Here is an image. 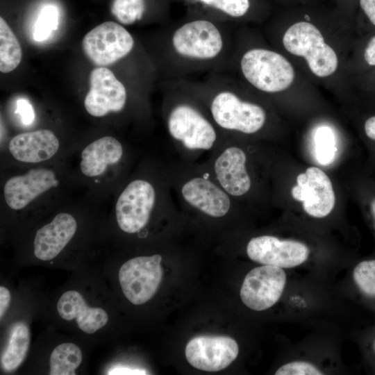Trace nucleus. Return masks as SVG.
Listing matches in <instances>:
<instances>
[{"instance_id": "obj_28", "label": "nucleus", "mask_w": 375, "mask_h": 375, "mask_svg": "<svg viewBox=\"0 0 375 375\" xmlns=\"http://www.w3.org/2000/svg\"><path fill=\"white\" fill-rule=\"evenodd\" d=\"M16 112L19 115L21 121L24 125L31 124L35 119L33 108L29 101L25 99H19L17 101Z\"/></svg>"}, {"instance_id": "obj_16", "label": "nucleus", "mask_w": 375, "mask_h": 375, "mask_svg": "<svg viewBox=\"0 0 375 375\" xmlns=\"http://www.w3.org/2000/svg\"><path fill=\"white\" fill-rule=\"evenodd\" d=\"M59 148L58 138L49 129L19 133L8 144L9 152L15 160L32 164L51 159Z\"/></svg>"}, {"instance_id": "obj_30", "label": "nucleus", "mask_w": 375, "mask_h": 375, "mask_svg": "<svg viewBox=\"0 0 375 375\" xmlns=\"http://www.w3.org/2000/svg\"><path fill=\"white\" fill-rule=\"evenodd\" d=\"M10 301V294L9 290L3 286L0 287V318L5 315Z\"/></svg>"}, {"instance_id": "obj_2", "label": "nucleus", "mask_w": 375, "mask_h": 375, "mask_svg": "<svg viewBox=\"0 0 375 375\" xmlns=\"http://www.w3.org/2000/svg\"><path fill=\"white\" fill-rule=\"evenodd\" d=\"M167 87L164 115L170 140L184 158L211 154L224 136L182 79L169 80Z\"/></svg>"}, {"instance_id": "obj_9", "label": "nucleus", "mask_w": 375, "mask_h": 375, "mask_svg": "<svg viewBox=\"0 0 375 375\" xmlns=\"http://www.w3.org/2000/svg\"><path fill=\"white\" fill-rule=\"evenodd\" d=\"M285 283L286 274L282 268L262 265L246 275L240 289V297L250 309L265 310L279 300Z\"/></svg>"}, {"instance_id": "obj_10", "label": "nucleus", "mask_w": 375, "mask_h": 375, "mask_svg": "<svg viewBox=\"0 0 375 375\" xmlns=\"http://www.w3.org/2000/svg\"><path fill=\"white\" fill-rule=\"evenodd\" d=\"M90 90L84 100L85 110L90 115L101 117L124 109L127 90L111 70L104 67L95 68L90 74Z\"/></svg>"}, {"instance_id": "obj_25", "label": "nucleus", "mask_w": 375, "mask_h": 375, "mask_svg": "<svg viewBox=\"0 0 375 375\" xmlns=\"http://www.w3.org/2000/svg\"><path fill=\"white\" fill-rule=\"evenodd\" d=\"M353 277L362 292L375 297V260L359 262L353 269Z\"/></svg>"}, {"instance_id": "obj_27", "label": "nucleus", "mask_w": 375, "mask_h": 375, "mask_svg": "<svg viewBox=\"0 0 375 375\" xmlns=\"http://www.w3.org/2000/svg\"><path fill=\"white\" fill-rule=\"evenodd\" d=\"M276 375H321L323 373L315 365L307 362L294 361L279 367Z\"/></svg>"}, {"instance_id": "obj_1", "label": "nucleus", "mask_w": 375, "mask_h": 375, "mask_svg": "<svg viewBox=\"0 0 375 375\" xmlns=\"http://www.w3.org/2000/svg\"><path fill=\"white\" fill-rule=\"evenodd\" d=\"M231 44L228 30L209 19H191L169 30L166 43L169 80L227 69Z\"/></svg>"}, {"instance_id": "obj_7", "label": "nucleus", "mask_w": 375, "mask_h": 375, "mask_svg": "<svg viewBox=\"0 0 375 375\" xmlns=\"http://www.w3.org/2000/svg\"><path fill=\"white\" fill-rule=\"evenodd\" d=\"M132 35L115 22L102 23L83 38L82 47L85 56L99 67L110 65L127 56L133 49Z\"/></svg>"}, {"instance_id": "obj_6", "label": "nucleus", "mask_w": 375, "mask_h": 375, "mask_svg": "<svg viewBox=\"0 0 375 375\" xmlns=\"http://www.w3.org/2000/svg\"><path fill=\"white\" fill-rule=\"evenodd\" d=\"M283 44L291 54L303 57L310 71L318 77H327L338 68L335 51L312 23L298 22L292 24L283 35Z\"/></svg>"}, {"instance_id": "obj_12", "label": "nucleus", "mask_w": 375, "mask_h": 375, "mask_svg": "<svg viewBox=\"0 0 375 375\" xmlns=\"http://www.w3.org/2000/svg\"><path fill=\"white\" fill-rule=\"evenodd\" d=\"M236 341L224 335H199L191 339L185 347V357L194 367L217 372L228 367L238 356Z\"/></svg>"}, {"instance_id": "obj_3", "label": "nucleus", "mask_w": 375, "mask_h": 375, "mask_svg": "<svg viewBox=\"0 0 375 375\" xmlns=\"http://www.w3.org/2000/svg\"><path fill=\"white\" fill-rule=\"evenodd\" d=\"M182 80L224 136L253 135L265 126L267 119L265 108L242 97L233 80L222 72H210L202 81Z\"/></svg>"}, {"instance_id": "obj_18", "label": "nucleus", "mask_w": 375, "mask_h": 375, "mask_svg": "<svg viewBox=\"0 0 375 375\" xmlns=\"http://www.w3.org/2000/svg\"><path fill=\"white\" fill-rule=\"evenodd\" d=\"M57 310L65 320L74 319L83 332L91 334L103 328L108 320L106 312L100 308L89 307L77 291L69 290L60 297Z\"/></svg>"}, {"instance_id": "obj_11", "label": "nucleus", "mask_w": 375, "mask_h": 375, "mask_svg": "<svg viewBox=\"0 0 375 375\" xmlns=\"http://www.w3.org/2000/svg\"><path fill=\"white\" fill-rule=\"evenodd\" d=\"M292 197L302 202L309 215L322 218L334 208L335 197L329 177L319 168L310 167L297 176V185L291 190Z\"/></svg>"}, {"instance_id": "obj_20", "label": "nucleus", "mask_w": 375, "mask_h": 375, "mask_svg": "<svg viewBox=\"0 0 375 375\" xmlns=\"http://www.w3.org/2000/svg\"><path fill=\"white\" fill-rule=\"evenodd\" d=\"M82 361L80 348L73 343H62L52 351L50 375H74Z\"/></svg>"}, {"instance_id": "obj_32", "label": "nucleus", "mask_w": 375, "mask_h": 375, "mask_svg": "<svg viewBox=\"0 0 375 375\" xmlns=\"http://www.w3.org/2000/svg\"><path fill=\"white\" fill-rule=\"evenodd\" d=\"M108 374H147V372L143 369H133L128 367H115L112 368Z\"/></svg>"}, {"instance_id": "obj_8", "label": "nucleus", "mask_w": 375, "mask_h": 375, "mask_svg": "<svg viewBox=\"0 0 375 375\" xmlns=\"http://www.w3.org/2000/svg\"><path fill=\"white\" fill-rule=\"evenodd\" d=\"M159 254L138 256L125 262L119 271V281L126 299L134 305L150 300L162 278Z\"/></svg>"}, {"instance_id": "obj_15", "label": "nucleus", "mask_w": 375, "mask_h": 375, "mask_svg": "<svg viewBox=\"0 0 375 375\" xmlns=\"http://www.w3.org/2000/svg\"><path fill=\"white\" fill-rule=\"evenodd\" d=\"M76 229L77 222L72 215H56L36 232L33 243L35 257L44 261L56 258L72 240Z\"/></svg>"}, {"instance_id": "obj_17", "label": "nucleus", "mask_w": 375, "mask_h": 375, "mask_svg": "<svg viewBox=\"0 0 375 375\" xmlns=\"http://www.w3.org/2000/svg\"><path fill=\"white\" fill-rule=\"evenodd\" d=\"M124 147L112 136H104L88 144L81 151L80 169L89 178L103 175L108 168L119 164L124 156Z\"/></svg>"}, {"instance_id": "obj_24", "label": "nucleus", "mask_w": 375, "mask_h": 375, "mask_svg": "<svg viewBox=\"0 0 375 375\" xmlns=\"http://www.w3.org/2000/svg\"><path fill=\"white\" fill-rule=\"evenodd\" d=\"M58 9L56 6L48 4L41 10L35 22L33 38L37 42L48 39L58 26Z\"/></svg>"}, {"instance_id": "obj_14", "label": "nucleus", "mask_w": 375, "mask_h": 375, "mask_svg": "<svg viewBox=\"0 0 375 375\" xmlns=\"http://www.w3.org/2000/svg\"><path fill=\"white\" fill-rule=\"evenodd\" d=\"M59 184L53 170L35 168L23 174L9 178L3 185V198L13 210L25 208L36 199Z\"/></svg>"}, {"instance_id": "obj_34", "label": "nucleus", "mask_w": 375, "mask_h": 375, "mask_svg": "<svg viewBox=\"0 0 375 375\" xmlns=\"http://www.w3.org/2000/svg\"><path fill=\"white\" fill-rule=\"evenodd\" d=\"M371 210L374 219V226H375V198L372 200L371 203Z\"/></svg>"}, {"instance_id": "obj_29", "label": "nucleus", "mask_w": 375, "mask_h": 375, "mask_svg": "<svg viewBox=\"0 0 375 375\" xmlns=\"http://www.w3.org/2000/svg\"><path fill=\"white\" fill-rule=\"evenodd\" d=\"M360 6L369 21L375 26V0H360Z\"/></svg>"}, {"instance_id": "obj_4", "label": "nucleus", "mask_w": 375, "mask_h": 375, "mask_svg": "<svg viewBox=\"0 0 375 375\" xmlns=\"http://www.w3.org/2000/svg\"><path fill=\"white\" fill-rule=\"evenodd\" d=\"M169 169L158 180L136 177L131 180L119 194L115 207L119 228L129 234L142 231L156 210L175 205Z\"/></svg>"}, {"instance_id": "obj_33", "label": "nucleus", "mask_w": 375, "mask_h": 375, "mask_svg": "<svg viewBox=\"0 0 375 375\" xmlns=\"http://www.w3.org/2000/svg\"><path fill=\"white\" fill-rule=\"evenodd\" d=\"M365 131L369 138L375 140V116H372L366 120Z\"/></svg>"}, {"instance_id": "obj_26", "label": "nucleus", "mask_w": 375, "mask_h": 375, "mask_svg": "<svg viewBox=\"0 0 375 375\" xmlns=\"http://www.w3.org/2000/svg\"><path fill=\"white\" fill-rule=\"evenodd\" d=\"M315 141L318 161L323 165L330 163L336 151L332 130L326 126L319 127L316 131Z\"/></svg>"}, {"instance_id": "obj_21", "label": "nucleus", "mask_w": 375, "mask_h": 375, "mask_svg": "<svg viewBox=\"0 0 375 375\" xmlns=\"http://www.w3.org/2000/svg\"><path fill=\"white\" fill-rule=\"evenodd\" d=\"M22 57L19 42L3 17H0V71L8 73L20 63Z\"/></svg>"}, {"instance_id": "obj_31", "label": "nucleus", "mask_w": 375, "mask_h": 375, "mask_svg": "<svg viewBox=\"0 0 375 375\" xmlns=\"http://www.w3.org/2000/svg\"><path fill=\"white\" fill-rule=\"evenodd\" d=\"M364 58L369 65L375 66V35L368 42L365 50Z\"/></svg>"}, {"instance_id": "obj_35", "label": "nucleus", "mask_w": 375, "mask_h": 375, "mask_svg": "<svg viewBox=\"0 0 375 375\" xmlns=\"http://www.w3.org/2000/svg\"><path fill=\"white\" fill-rule=\"evenodd\" d=\"M374 351H375V340H374Z\"/></svg>"}, {"instance_id": "obj_23", "label": "nucleus", "mask_w": 375, "mask_h": 375, "mask_svg": "<svg viewBox=\"0 0 375 375\" xmlns=\"http://www.w3.org/2000/svg\"><path fill=\"white\" fill-rule=\"evenodd\" d=\"M145 8V0H113L111 12L120 24L131 25L142 19Z\"/></svg>"}, {"instance_id": "obj_5", "label": "nucleus", "mask_w": 375, "mask_h": 375, "mask_svg": "<svg viewBox=\"0 0 375 375\" xmlns=\"http://www.w3.org/2000/svg\"><path fill=\"white\" fill-rule=\"evenodd\" d=\"M238 67L250 85L267 94L287 90L295 76L292 65L283 56L262 47L251 48L243 52Z\"/></svg>"}, {"instance_id": "obj_22", "label": "nucleus", "mask_w": 375, "mask_h": 375, "mask_svg": "<svg viewBox=\"0 0 375 375\" xmlns=\"http://www.w3.org/2000/svg\"><path fill=\"white\" fill-rule=\"evenodd\" d=\"M203 8L213 10L230 19H240L247 14L249 0H194Z\"/></svg>"}, {"instance_id": "obj_13", "label": "nucleus", "mask_w": 375, "mask_h": 375, "mask_svg": "<svg viewBox=\"0 0 375 375\" xmlns=\"http://www.w3.org/2000/svg\"><path fill=\"white\" fill-rule=\"evenodd\" d=\"M308 247L299 241L280 240L272 235L251 238L247 246L248 257L263 265L292 268L304 262L309 256Z\"/></svg>"}, {"instance_id": "obj_19", "label": "nucleus", "mask_w": 375, "mask_h": 375, "mask_svg": "<svg viewBox=\"0 0 375 375\" xmlns=\"http://www.w3.org/2000/svg\"><path fill=\"white\" fill-rule=\"evenodd\" d=\"M30 345V331L26 323L18 322L10 330L8 340L1 356L2 369L13 372L26 358Z\"/></svg>"}]
</instances>
